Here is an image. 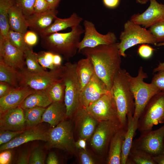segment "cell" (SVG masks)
Masks as SVG:
<instances>
[{"instance_id":"cell-44","label":"cell","mask_w":164,"mask_h":164,"mask_svg":"<svg viewBox=\"0 0 164 164\" xmlns=\"http://www.w3.org/2000/svg\"><path fill=\"white\" fill-rule=\"evenodd\" d=\"M50 6L46 0H35L34 13H39L50 9Z\"/></svg>"},{"instance_id":"cell-38","label":"cell","mask_w":164,"mask_h":164,"mask_svg":"<svg viewBox=\"0 0 164 164\" xmlns=\"http://www.w3.org/2000/svg\"><path fill=\"white\" fill-rule=\"evenodd\" d=\"M45 157V153L42 149L35 147L30 152L29 164H44Z\"/></svg>"},{"instance_id":"cell-23","label":"cell","mask_w":164,"mask_h":164,"mask_svg":"<svg viewBox=\"0 0 164 164\" xmlns=\"http://www.w3.org/2000/svg\"><path fill=\"white\" fill-rule=\"evenodd\" d=\"M66 117V108L63 101L53 102L46 108L43 114L41 122L49 123L51 128H54Z\"/></svg>"},{"instance_id":"cell-24","label":"cell","mask_w":164,"mask_h":164,"mask_svg":"<svg viewBox=\"0 0 164 164\" xmlns=\"http://www.w3.org/2000/svg\"><path fill=\"white\" fill-rule=\"evenodd\" d=\"M127 130L122 147L121 164H126L134 137L138 130V118H134L133 115L128 114L127 115Z\"/></svg>"},{"instance_id":"cell-39","label":"cell","mask_w":164,"mask_h":164,"mask_svg":"<svg viewBox=\"0 0 164 164\" xmlns=\"http://www.w3.org/2000/svg\"><path fill=\"white\" fill-rule=\"evenodd\" d=\"M23 131H13L9 130H1L0 145L6 144L10 142L13 138L22 133Z\"/></svg>"},{"instance_id":"cell-22","label":"cell","mask_w":164,"mask_h":164,"mask_svg":"<svg viewBox=\"0 0 164 164\" xmlns=\"http://www.w3.org/2000/svg\"><path fill=\"white\" fill-rule=\"evenodd\" d=\"M127 127V125L125 127H120L112 137L108 152L107 164H121L122 145Z\"/></svg>"},{"instance_id":"cell-47","label":"cell","mask_w":164,"mask_h":164,"mask_svg":"<svg viewBox=\"0 0 164 164\" xmlns=\"http://www.w3.org/2000/svg\"><path fill=\"white\" fill-rule=\"evenodd\" d=\"M30 153L28 149L24 150L21 154L16 162L18 164H29Z\"/></svg>"},{"instance_id":"cell-18","label":"cell","mask_w":164,"mask_h":164,"mask_svg":"<svg viewBox=\"0 0 164 164\" xmlns=\"http://www.w3.org/2000/svg\"><path fill=\"white\" fill-rule=\"evenodd\" d=\"M35 91L26 86L14 87L7 94L0 97V114L19 107L28 96Z\"/></svg>"},{"instance_id":"cell-27","label":"cell","mask_w":164,"mask_h":164,"mask_svg":"<svg viewBox=\"0 0 164 164\" xmlns=\"http://www.w3.org/2000/svg\"><path fill=\"white\" fill-rule=\"evenodd\" d=\"M52 103L45 90H36L28 96L19 107L23 110L37 107L46 108Z\"/></svg>"},{"instance_id":"cell-7","label":"cell","mask_w":164,"mask_h":164,"mask_svg":"<svg viewBox=\"0 0 164 164\" xmlns=\"http://www.w3.org/2000/svg\"><path fill=\"white\" fill-rule=\"evenodd\" d=\"M118 48L121 56L125 57V51L139 44H157L153 36L149 30L137 24L130 19L124 24V29L120 33Z\"/></svg>"},{"instance_id":"cell-42","label":"cell","mask_w":164,"mask_h":164,"mask_svg":"<svg viewBox=\"0 0 164 164\" xmlns=\"http://www.w3.org/2000/svg\"><path fill=\"white\" fill-rule=\"evenodd\" d=\"M37 35L36 33L33 31L27 30L24 34V39L26 43L32 47L35 45L38 41Z\"/></svg>"},{"instance_id":"cell-36","label":"cell","mask_w":164,"mask_h":164,"mask_svg":"<svg viewBox=\"0 0 164 164\" xmlns=\"http://www.w3.org/2000/svg\"><path fill=\"white\" fill-rule=\"evenodd\" d=\"M15 4L22 11L26 19L34 13L35 0H14Z\"/></svg>"},{"instance_id":"cell-1","label":"cell","mask_w":164,"mask_h":164,"mask_svg":"<svg viewBox=\"0 0 164 164\" xmlns=\"http://www.w3.org/2000/svg\"><path fill=\"white\" fill-rule=\"evenodd\" d=\"M118 43L85 48L79 52L92 62L96 75L110 91L114 77L121 69V56Z\"/></svg>"},{"instance_id":"cell-55","label":"cell","mask_w":164,"mask_h":164,"mask_svg":"<svg viewBox=\"0 0 164 164\" xmlns=\"http://www.w3.org/2000/svg\"><path fill=\"white\" fill-rule=\"evenodd\" d=\"M152 158L156 164H164V155L162 154Z\"/></svg>"},{"instance_id":"cell-43","label":"cell","mask_w":164,"mask_h":164,"mask_svg":"<svg viewBox=\"0 0 164 164\" xmlns=\"http://www.w3.org/2000/svg\"><path fill=\"white\" fill-rule=\"evenodd\" d=\"M36 55L39 63L44 69L48 68L50 70H52L57 68L54 65L50 62L45 58L43 51H40L36 53Z\"/></svg>"},{"instance_id":"cell-9","label":"cell","mask_w":164,"mask_h":164,"mask_svg":"<svg viewBox=\"0 0 164 164\" xmlns=\"http://www.w3.org/2000/svg\"><path fill=\"white\" fill-rule=\"evenodd\" d=\"M63 65L41 73H34L24 68L20 71L19 86H26L35 90H45L61 78Z\"/></svg>"},{"instance_id":"cell-6","label":"cell","mask_w":164,"mask_h":164,"mask_svg":"<svg viewBox=\"0 0 164 164\" xmlns=\"http://www.w3.org/2000/svg\"><path fill=\"white\" fill-rule=\"evenodd\" d=\"M45 147L47 149L56 148L72 154H76L72 122L64 120L46 131Z\"/></svg>"},{"instance_id":"cell-37","label":"cell","mask_w":164,"mask_h":164,"mask_svg":"<svg viewBox=\"0 0 164 164\" xmlns=\"http://www.w3.org/2000/svg\"><path fill=\"white\" fill-rule=\"evenodd\" d=\"M148 30L157 43L164 41V19L151 26Z\"/></svg>"},{"instance_id":"cell-45","label":"cell","mask_w":164,"mask_h":164,"mask_svg":"<svg viewBox=\"0 0 164 164\" xmlns=\"http://www.w3.org/2000/svg\"><path fill=\"white\" fill-rule=\"evenodd\" d=\"M79 155L80 162L82 164H93L95 162L87 150L80 149Z\"/></svg>"},{"instance_id":"cell-13","label":"cell","mask_w":164,"mask_h":164,"mask_svg":"<svg viewBox=\"0 0 164 164\" xmlns=\"http://www.w3.org/2000/svg\"><path fill=\"white\" fill-rule=\"evenodd\" d=\"M83 25L84 35L79 43L78 53L85 48H93L101 45L117 43V38L114 32H109L105 34H101L97 31L94 24L87 20L84 21Z\"/></svg>"},{"instance_id":"cell-15","label":"cell","mask_w":164,"mask_h":164,"mask_svg":"<svg viewBox=\"0 0 164 164\" xmlns=\"http://www.w3.org/2000/svg\"><path fill=\"white\" fill-rule=\"evenodd\" d=\"M150 4L147 9L141 13L135 14L130 20L145 28L164 19V4L156 0H149Z\"/></svg>"},{"instance_id":"cell-50","label":"cell","mask_w":164,"mask_h":164,"mask_svg":"<svg viewBox=\"0 0 164 164\" xmlns=\"http://www.w3.org/2000/svg\"><path fill=\"white\" fill-rule=\"evenodd\" d=\"M104 5L107 8L113 9L116 8L119 5L120 0H103Z\"/></svg>"},{"instance_id":"cell-21","label":"cell","mask_w":164,"mask_h":164,"mask_svg":"<svg viewBox=\"0 0 164 164\" xmlns=\"http://www.w3.org/2000/svg\"><path fill=\"white\" fill-rule=\"evenodd\" d=\"M74 115L80 138L88 140L94 134L98 121L84 108H80Z\"/></svg>"},{"instance_id":"cell-41","label":"cell","mask_w":164,"mask_h":164,"mask_svg":"<svg viewBox=\"0 0 164 164\" xmlns=\"http://www.w3.org/2000/svg\"><path fill=\"white\" fill-rule=\"evenodd\" d=\"M151 83L160 91H164V70L159 71L155 74Z\"/></svg>"},{"instance_id":"cell-53","label":"cell","mask_w":164,"mask_h":164,"mask_svg":"<svg viewBox=\"0 0 164 164\" xmlns=\"http://www.w3.org/2000/svg\"><path fill=\"white\" fill-rule=\"evenodd\" d=\"M62 59L61 56L54 54L53 58V64L55 67H58L61 66Z\"/></svg>"},{"instance_id":"cell-28","label":"cell","mask_w":164,"mask_h":164,"mask_svg":"<svg viewBox=\"0 0 164 164\" xmlns=\"http://www.w3.org/2000/svg\"><path fill=\"white\" fill-rule=\"evenodd\" d=\"M76 72L81 86V91L95 73L93 65L87 57L79 60L76 63Z\"/></svg>"},{"instance_id":"cell-17","label":"cell","mask_w":164,"mask_h":164,"mask_svg":"<svg viewBox=\"0 0 164 164\" xmlns=\"http://www.w3.org/2000/svg\"><path fill=\"white\" fill-rule=\"evenodd\" d=\"M26 126L23 110L18 107L0 114L1 130H24Z\"/></svg>"},{"instance_id":"cell-8","label":"cell","mask_w":164,"mask_h":164,"mask_svg":"<svg viewBox=\"0 0 164 164\" xmlns=\"http://www.w3.org/2000/svg\"><path fill=\"white\" fill-rule=\"evenodd\" d=\"M159 124H164V91H159L148 102L138 118V130L143 133Z\"/></svg>"},{"instance_id":"cell-26","label":"cell","mask_w":164,"mask_h":164,"mask_svg":"<svg viewBox=\"0 0 164 164\" xmlns=\"http://www.w3.org/2000/svg\"><path fill=\"white\" fill-rule=\"evenodd\" d=\"M8 20L10 29L25 34L28 28L21 10L15 3L9 9Z\"/></svg>"},{"instance_id":"cell-35","label":"cell","mask_w":164,"mask_h":164,"mask_svg":"<svg viewBox=\"0 0 164 164\" xmlns=\"http://www.w3.org/2000/svg\"><path fill=\"white\" fill-rule=\"evenodd\" d=\"M8 39L13 46L24 53L32 49V47L29 46L26 43L24 34L10 29Z\"/></svg>"},{"instance_id":"cell-20","label":"cell","mask_w":164,"mask_h":164,"mask_svg":"<svg viewBox=\"0 0 164 164\" xmlns=\"http://www.w3.org/2000/svg\"><path fill=\"white\" fill-rule=\"evenodd\" d=\"M58 13L56 9H50L34 13L26 18L28 27L39 36L53 23Z\"/></svg>"},{"instance_id":"cell-33","label":"cell","mask_w":164,"mask_h":164,"mask_svg":"<svg viewBox=\"0 0 164 164\" xmlns=\"http://www.w3.org/2000/svg\"><path fill=\"white\" fill-rule=\"evenodd\" d=\"M65 89L64 84L61 78L45 90L53 102L63 101Z\"/></svg>"},{"instance_id":"cell-52","label":"cell","mask_w":164,"mask_h":164,"mask_svg":"<svg viewBox=\"0 0 164 164\" xmlns=\"http://www.w3.org/2000/svg\"><path fill=\"white\" fill-rule=\"evenodd\" d=\"M156 46H164V41L157 43ZM162 70H164V61L163 62L159 63L157 66L153 69V72L154 73H156Z\"/></svg>"},{"instance_id":"cell-11","label":"cell","mask_w":164,"mask_h":164,"mask_svg":"<svg viewBox=\"0 0 164 164\" xmlns=\"http://www.w3.org/2000/svg\"><path fill=\"white\" fill-rule=\"evenodd\" d=\"M85 108L99 122L119 121L116 104L110 91Z\"/></svg>"},{"instance_id":"cell-2","label":"cell","mask_w":164,"mask_h":164,"mask_svg":"<svg viewBox=\"0 0 164 164\" xmlns=\"http://www.w3.org/2000/svg\"><path fill=\"white\" fill-rule=\"evenodd\" d=\"M71 28L69 32H56L41 37V46L48 51L62 56L64 60L68 61L76 54L81 36L84 32L80 24Z\"/></svg>"},{"instance_id":"cell-29","label":"cell","mask_w":164,"mask_h":164,"mask_svg":"<svg viewBox=\"0 0 164 164\" xmlns=\"http://www.w3.org/2000/svg\"><path fill=\"white\" fill-rule=\"evenodd\" d=\"M20 78V71L8 65L0 58V81L7 82L16 87L19 86Z\"/></svg>"},{"instance_id":"cell-19","label":"cell","mask_w":164,"mask_h":164,"mask_svg":"<svg viewBox=\"0 0 164 164\" xmlns=\"http://www.w3.org/2000/svg\"><path fill=\"white\" fill-rule=\"evenodd\" d=\"M46 141V131L37 126L28 128L8 142L0 145V151L11 149L35 140Z\"/></svg>"},{"instance_id":"cell-30","label":"cell","mask_w":164,"mask_h":164,"mask_svg":"<svg viewBox=\"0 0 164 164\" xmlns=\"http://www.w3.org/2000/svg\"><path fill=\"white\" fill-rule=\"evenodd\" d=\"M15 3L14 0H0V39L8 38V11Z\"/></svg>"},{"instance_id":"cell-34","label":"cell","mask_w":164,"mask_h":164,"mask_svg":"<svg viewBox=\"0 0 164 164\" xmlns=\"http://www.w3.org/2000/svg\"><path fill=\"white\" fill-rule=\"evenodd\" d=\"M26 64L27 69L29 71L36 73H45L46 71L39 63L36 53L30 50L25 53Z\"/></svg>"},{"instance_id":"cell-40","label":"cell","mask_w":164,"mask_h":164,"mask_svg":"<svg viewBox=\"0 0 164 164\" xmlns=\"http://www.w3.org/2000/svg\"><path fill=\"white\" fill-rule=\"evenodd\" d=\"M155 50L151 46L143 44L139 46L137 51L140 57L145 59H148L152 56Z\"/></svg>"},{"instance_id":"cell-14","label":"cell","mask_w":164,"mask_h":164,"mask_svg":"<svg viewBox=\"0 0 164 164\" xmlns=\"http://www.w3.org/2000/svg\"><path fill=\"white\" fill-rule=\"evenodd\" d=\"M109 91L104 82L94 73L81 91L80 96V107L86 108Z\"/></svg>"},{"instance_id":"cell-12","label":"cell","mask_w":164,"mask_h":164,"mask_svg":"<svg viewBox=\"0 0 164 164\" xmlns=\"http://www.w3.org/2000/svg\"><path fill=\"white\" fill-rule=\"evenodd\" d=\"M120 127L119 121L99 122L91 138L90 143L92 147L99 152H108L111 139Z\"/></svg>"},{"instance_id":"cell-31","label":"cell","mask_w":164,"mask_h":164,"mask_svg":"<svg viewBox=\"0 0 164 164\" xmlns=\"http://www.w3.org/2000/svg\"><path fill=\"white\" fill-rule=\"evenodd\" d=\"M46 109L37 107L23 109L26 125L28 128L36 126L41 122L42 117Z\"/></svg>"},{"instance_id":"cell-49","label":"cell","mask_w":164,"mask_h":164,"mask_svg":"<svg viewBox=\"0 0 164 164\" xmlns=\"http://www.w3.org/2000/svg\"><path fill=\"white\" fill-rule=\"evenodd\" d=\"M47 164H58L60 163L59 160L56 154L53 152L49 154L46 160Z\"/></svg>"},{"instance_id":"cell-5","label":"cell","mask_w":164,"mask_h":164,"mask_svg":"<svg viewBox=\"0 0 164 164\" xmlns=\"http://www.w3.org/2000/svg\"><path fill=\"white\" fill-rule=\"evenodd\" d=\"M76 63H66L63 65L61 77L65 87L64 100L67 118L71 117L81 107V86L76 72Z\"/></svg>"},{"instance_id":"cell-51","label":"cell","mask_w":164,"mask_h":164,"mask_svg":"<svg viewBox=\"0 0 164 164\" xmlns=\"http://www.w3.org/2000/svg\"><path fill=\"white\" fill-rule=\"evenodd\" d=\"M75 144L77 148L87 150L86 149L87 144L85 139L80 138L77 142H75Z\"/></svg>"},{"instance_id":"cell-46","label":"cell","mask_w":164,"mask_h":164,"mask_svg":"<svg viewBox=\"0 0 164 164\" xmlns=\"http://www.w3.org/2000/svg\"><path fill=\"white\" fill-rule=\"evenodd\" d=\"M9 149H7L2 151L0 154V164H8L11 160L12 153Z\"/></svg>"},{"instance_id":"cell-32","label":"cell","mask_w":164,"mask_h":164,"mask_svg":"<svg viewBox=\"0 0 164 164\" xmlns=\"http://www.w3.org/2000/svg\"><path fill=\"white\" fill-rule=\"evenodd\" d=\"M126 164H156L152 157L140 150L131 148Z\"/></svg>"},{"instance_id":"cell-10","label":"cell","mask_w":164,"mask_h":164,"mask_svg":"<svg viewBox=\"0 0 164 164\" xmlns=\"http://www.w3.org/2000/svg\"><path fill=\"white\" fill-rule=\"evenodd\" d=\"M131 148L142 151L152 157L162 154L164 150V124L157 129L140 134L133 140Z\"/></svg>"},{"instance_id":"cell-16","label":"cell","mask_w":164,"mask_h":164,"mask_svg":"<svg viewBox=\"0 0 164 164\" xmlns=\"http://www.w3.org/2000/svg\"><path fill=\"white\" fill-rule=\"evenodd\" d=\"M0 58L18 70H22L26 65L24 53L13 46L8 38L0 39Z\"/></svg>"},{"instance_id":"cell-4","label":"cell","mask_w":164,"mask_h":164,"mask_svg":"<svg viewBox=\"0 0 164 164\" xmlns=\"http://www.w3.org/2000/svg\"><path fill=\"white\" fill-rule=\"evenodd\" d=\"M126 75L134 99L135 110L133 116L138 118L150 99L160 91L152 83L145 82L144 80L148 76L142 66L139 67L136 76H132L127 71Z\"/></svg>"},{"instance_id":"cell-56","label":"cell","mask_w":164,"mask_h":164,"mask_svg":"<svg viewBox=\"0 0 164 164\" xmlns=\"http://www.w3.org/2000/svg\"><path fill=\"white\" fill-rule=\"evenodd\" d=\"M149 0H136V1L137 3H139L141 4H146Z\"/></svg>"},{"instance_id":"cell-25","label":"cell","mask_w":164,"mask_h":164,"mask_svg":"<svg viewBox=\"0 0 164 164\" xmlns=\"http://www.w3.org/2000/svg\"><path fill=\"white\" fill-rule=\"evenodd\" d=\"M83 19L74 12L67 18H56L53 23L40 35L41 37L48 34L65 30L68 28H72L80 24Z\"/></svg>"},{"instance_id":"cell-48","label":"cell","mask_w":164,"mask_h":164,"mask_svg":"<svg viewBox=\"0 0 164 164\" xmlns=\"http://www.w3.org/2000/svg\"><path fill=\"white\" fill-rule=\"evenodd\" d=\"M14 87L7 82L0 81V97L7 94Z\"/></svg>"},{"instance_id":"cell-3","label":"cell","mask_w":164,"mask_h":164,"mask_svg":"<svg viewBox=\"0 0 164 164\" xmlns=\"http://www.w3.org/2000/svg\"><path fill=\"white\" fill-rule=\"evenodd\" d=\"M126 71L121 69L116 74L110 91L115 103L121 127L127 125V115H134L135 103L126 75Z\"/></svg>"},{"instance_id":"cell-54","label":"cell","mask_w":164,"mask_h":164,"mask_svg":"<svg viewBox=\"0 0 164 164\" xmlns=\"http://www.w3.org/2000/svg\"><path fill=\"white\" fill-rule=\"evenodd\" d=\"M51 9H56L61 0H46Z\"/></svg>"}]
</instances>
